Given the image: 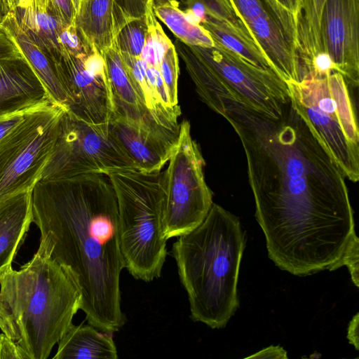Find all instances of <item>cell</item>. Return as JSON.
I'll use <instances>...</instances> for the list:
<instances>
[{"instance_id": "obj_42", "label": "cell", "mask_w": 359, "mask_h": 359, "mask_svg": "<svg viewBox=\"0 0 359 359\" xmlns=\"http://www.w3.org/2000/svg\"><path fill=\"white\" fill-rule=\"evenodd\" d=\"M82 0H72L76 13L79 12Z\"/></svg>"}, {"instance_id": "obj_11", "label": "cell", "mask_w": 359, "mask_h": 359, "mask_svg": "<svg viewBox=\"0 0 359 359\" xmlns=\"http://www.w3.org/2000/svg\"><path fill=\"white\" fill-rule=\"evenodd\" d=\"M273 72L285 82L299 81L297 22L276 0H227Z\"/></svg>"}, {"instance_id": "obj_2", "label": "cell", "mask_w": 359, "mask_h": 359, "mask_svg": "<svg viewBox=\"0 0 359 359\" xmlns=\"http://www.w3.org/2000/svg\"><path fill=\"white\" fill-rule=\"evenodd\" d=\"M32 217L41 233L38 252L68 274L88 323L113 333L121 310V250L116 196L106 175L39 180L32 190Z\"/></svg>"}, {"instance_id": "obj_5", "label": "cell", "mask_w": 359, "mask_h": 359, "mask_svg": "<svg viewBox=\"0 0 359 359\" xmlns=\"http://www.w3.org/2000/svg\"><path fill=\"white\" fill-rule=\"evenodd\" d=\"M174 45L208 107L218 99H229L278 118L289 105L286 82L273 71L257 67L217 43L210 48L191 46L177 39Z\"/></svg>"}, {"instance_id": "obj_6", "label": "cell", "mask_w": 359, "mask_h": 359, "mask_svg": "<svg viewBox=\"0 0 359 359\" xmlns=\"http://www.w3.org/2000/svg\"><path fill=\"white\" fill-rule=\"evenodd\" d=\"M108 176L116 196L125 268L135 279L150 282L161 276L167 255L163 172L123 170Z\"/></svg>"}, {"instance_id": "obj_22", "label": "cell", "mask_w": 359, "mask_h": 359, "mask_svg": "<svg viewBox=\"0 0 359 359\" xmlns=\"http://www.w3.org/2000/svg\"><path fill=\"white\" fill-rule=\"evenodd\" d=\"M16 20L29 38L53 60L61 55L59 36L65 25L49 11H39L29 7L19 8L13 12Z\"/></svg>"}, {"instance_id": "obj_27", "label": "cell", "mask_w": 359, "mask_h": 359, "mask_svg": "<svg viewBox=\"0 0 359 359\" xmlns=\"http://www.w3.org/2000/svg\"><path fill=\"white\" fill-rule=\"evenodd\" d=\"M147 31L144 16L133 19L120 29L114 44L120 53L140 57L144 46Z\"/></svg>"}, {"instance_id": "obj_14", "label": "cell", "mask_w": 359, "mask_h": 359, "mask_svg": "<svg viewBox=\"0 0 359 359\" xmlns=\"http://www.w3.org/2000/svg\"><path fill=\"white\" fill-rule=\"evenodd\" d=\"M110 82L113 109L111 116L124 119L134 126L159 137L176 141L178 133L162 125L146 107L123 64L116 46L103 53Z\"/></svg>"}, {"instance_id": "obj_4", "label": "cell", "mask_w": 359, "mask_h": 359, "mask_svg": "<svg viewBox=\"0 0 359 359\" xmlns=\"http://www.w3.org/2000/svg\"><path fill=\"white\" fill-rule=\"evenodd\" d=\"M172 255L191 318L224 327L239 305L237 285L245 247L238 217L214 203L203 222L177 237Z\"/></svg>"}, {"instance_id": "obj_39", "label": "cell", "mask_w": 359, "mask_h": 359, "mask_svg": "<svg viewBox=\"0 0 359 359\" xmlns=\"http://www.w3.org/2000/svg\"><path fill=\"white\" fill-rule=\"evenodd\" d=\"M1 1L7 14L9 12H15L19 8H25L27 6V0H1Z\"/></svg>"}, {"instance_id": "obj_34", "label": "cell", "mask_w": 359, "mask_h": 359, "mask_svg": "<svg viewBox=\"0 0 359 359\" xmlns=\"http://www.w3.org/2000/svg\"><path fill=\"white\" fill-rule=\"evenodd\" d=\"M23 56L7 29L0 25V59Z\"/></svg>"}, {"instance_id": "obj_25", "label": "cell", "mask_w": 359, "mask_h": 359, "mask_svg": "<svg viewBox=\"0 0 359 359\" xmlns=\"http://www.w3.org/2000/svg\"><path fill=\"white\" fill-rule=\"evenodd\" d=\"M144 16L147 31L144 46L140 58L144 62L147 69L155 68L160 70L162 60L173 43L165 34L157 20L152 8V0L148 1Z\"/></svg>"}, {"instance_id": "obj_19", "label": "cell", "mask_w": 359, "mask_h": 359, "mask_svg": "<svg viewBox=\"0 0 359 359\" xmlns=\"http://www.w3.org/2000/svg\"><path fill=\"white\" fill-rule=\"evenodd\" d=\"M8 32L32 69L46 89L50 100L68 109L69 100L62 87L53 60L33 41L9 12L1 24Z\"/></svg>"}, {"instance_id": "obj_20", "label": "cell", "mask_w": 359, "mask_h": 359, "mask_svg": "<svg viewBox=\"0 0 359 359\" xmlns=\"http://www.w3.org/2000/svg\"><path fill=\"white\" fill-rule=\"evenodd\" d=\"M54 359H117L112 333L95 327L74 325L69 327L60 340Z\"/></svg>"}, {"instance_id": "obj_15", "label": "cell", "mask_w": 359, "mask_h": 359, "mask_svg": "<svg viewBox=\"0 0 359 359\" xmlns=\"http://www.w3.org/2000/svg\"><path fill=\"white\" fill-rule=\"evenodd\" d=\"M48 101L46 89L23 56L0 59V116Z\"/></svg>"}, {"instance_id": "obj_13", "label": "cell", "mask_w": 359, "mask_h": 359, "mask_svg": "<svg viewBox=\"0 0 359 359\" xmlns=\"http://www.w3.org/2000/svg\"><path fill=\"white\" fill-rule=\"evenodd\" d=\"M323 51L348 85L359 84V0H326L321 19Z\"/></svg>"}, {"instance_id": "obj_29", "label": "cell", "mask_w": 359, "mask_h": 359, "mask_svg": "<svg viewBox=\"0 0 359 359\" xmlns=\"http://www.w3.org/2000/svg\"><path fill=\"white\" fill-rule=\"evenodd\" d=\"M59 44L61 53H67L76 57H84L91 51L82 40L75 21L64 27L59 36Z\"/></svg>"}, {"instance_id": "obj_9", "label": "cell", "mask_w": 359, "mask_h": 359, "mask_svg": "<svg viewBox=\"0 0 359 359\" xmlns=\"http://www.w3.org/2000/svg\"><path fill=\"white\" fill-rule=\"evenodd\" d=\"M66 110L48 101L34 109L0 142V202L32 191L41 179Z\"/></svg>"}, {"instance_id": "obj_12", "label": "cell", "mask_w": 359, "mask_h": 359, "mask_svg": "<svg viewBox=\"0 0 359 359\" xmlns=\"http://www.w3.org/2000/svg\"><path fill=\"white\" fill-rule=\"evenodd\" d=\"M55 65L69 100L67 110L86 122L108 125L113 102L103 55L92 50L81 57L62 53Z\"/></svg>"}, {"instance_id": "obj_28", "label": "cell", "mask_w": 359, "mask_h": 359, "mask_svg": "<svg viewBox=\"0 0 359 359\" xmlns=\"http://www.w3.org/2000/svg\"><path fill=\"white\" fill-rule=\"evenodd\" d=\"M160 72L172 101L178 105L177 86L180 67L178 54L174 44L165 53L160 65Z\"/></svg>"}, {"instance_id": "obj_40", "label": "cell", "mask_w": 359, "mask_h": 359, "mask_svg": "<svg viewBox=\"0 0 359 359\" xmlns=\"http://www.w3.org/2000/svg\"><path fill=\"white\" fill-rule=\"evenodd\" d=\"M49 0H27V7L39 11H48Z\"/></svg>"}, {"instance_id": "obj_26", "label": "cell", "mask_w": 359, "mask_h": 359, "mask_svg": "<svg viewBox=\"0 0 359 359\" xmlns=\"http://www.w3.org/2000/svg\"><path fill=\"white\" fill-rule=\"evenodd\" d=\"M182 2L184 13L197 24L201 25L208 18H214L226 22L250 36L227 0H182Z\"/></svg>"}, {"instance_id": "obj_17", "label": "cell", "mask_w": 359, "mask_h": 359, "mask_svg": "<svg viewBox=\"0 0 359 359\" xmlns=\"http://www.w3.org/2000/svg\"><path fill=\"white\" fill-rule=\"evenodd\" d=\"M126 23L115 0H82L75 18L86 46L102 55L114 46L117 34Z\"/></svg>"}, {"instance_id": "obj_8", "label": "cell", "mask_w": 359, "mask_h": 359, "mask_svg": "<svg viewBox=\"0 0 359 359\" xmlns=\"http://www.w3.org/2000/svg\"><path fill=\"white\" fill-rule=\"evenodd\" d=\"M163 172L162 231L168 240L199 226L212 204L204 175L205 161L189 121L180 123L177 142Z\"/></svg>"}, {"instance_id": "obj_38", "label": "cell", "mask_w": 359, "mask_h": 359, "mask_svg": "<svg viewBox=\"0 0 359 359\" xmlns=\"http://www.w3.org/2000/svg\"><path fill=\"white\" fill-rule=\"evenodd\" d=\"M282 6L287 9L297 20L301 8V0H276Z\"/></svg>"}, {"instance_id": "obj_18", "label": "cell", "mask_w": 359, "mask_h": 359, "mask_svg": "<svg viewBox=\"0 0 359 359\" xmlns=\"http://www.w3.org/2000/svg\"><path fill=\"white\" fill-rule=\"evenodd\" d=\"M31 196L27 191L0 202V273L11 266L32 223Z\"/></svg>"}, {"instance_id": "obj_35", "label": "cell", "mask_w": 359, "mask_h": 359, "mask_svg": "<svg viewBox=\"0 0 359 359\" xmlns=\"http://www.w3.org/2000/svg\"><path fill=\"white\" fill-rule=\"evenodd\" d=\"M27 359L18 346L5 334H0V359Z\"/></svg>"}, {"instance_id": "obj_21", "label": "cell", "mask_w": 359, "mask_h": 359, "mask_svg": "<svg viewBox=\"0 0 359 359\" xmlns=\"http://www.w3.org/2000/svg\"><path fill=\"white\" fill-rule=\"evenodd\" d=\"M326 0H301L297 18V53L300 79L312 71L315 57L323 51L321 19Z\"/></svg>"}, {"instance_id": "obj_23", "label": "cell", "mask_w": 359, "mask_h": 359, "mask_svg": "<svg viewBox=\"0 0 359 359\" xmlns=\"http://www.w3.org/2000/svg\"><path fill=\"white\" fill-rule=\"evenodd\" d=\"M152 8L156 17L184 44L206 48L215 46L207 30L191 20L180 9L177 0H152Z\"/></svg>"}, {"instance_id": "obj_30", "label": "cell", "mask_w": 359, "mask_h": 359, "mask_svg": "<svg viewBox=\"0 0 359 359\" xmlns=\"http://www.w3.org/2000/svg\"><path fill=\"white\" fill-rule=\"evenodd\" d=\"M346 266L351 280L356 287L359 286V239L355 235L347 247L341 260V266Z\"/></svg>"}, {"instance_id": "obj_32", "label": "cell", "mask_w": 359, "mask_h": 359, "mask_svg": "<svg viewBox=\"0 0 359 359\" xmlns=\"http://www.w3.org/2000/svg\"><path fill=\"white\" fill-rule=\"evenodd\" d=\"M149 0H115L117 7L127 22L144 15Z\"/></svg>"}, {"instance_id": "obj_37", "label": "cell", "mask_w": 359, "mask_h": 359, "mask_svg": "<svg viewBox=\"0 0 359 359\" xmlns=\"http://www.w3.org/2000/svg\"><path fill=\"white\" fill-rule=\"evenodd\" d=\"M359 313H357L350 321L348 326L347 339L351 344L353 345L355 350L359 348V339H358V323H359Z\"/></svg>"}, {"instance_id": "obj_41", "label": "cell", "mask_w": 359, "mask_h": 359, "mask_svg": "<svg viewBox=\"0 0 359 359\" xmlns=\"http://www.w3.org/2000/svg\"><path fill=\"white\" fill-rule=\"evenodd\" d=\"M7 13H6L2 1L0 0V25L4 21L5 17L6 16Z\"/></svg>"}, {"instance_id": "obj_31", "label": "cell", "mask_w": 359, "mask_h": 359, "mask_svg": "<svg viewBox=\"0 0 359 359\" xmlns=\"http://www.w3.org/2000/svg\"><path fill=\"white\" fill-rule=\"evenodd\" d=\"M48 11L57 16L65 25L75 21L76 13L72 0H49Z\"/></svg>"}, {"instance_id": "obj_16", "label": "cell", "mask_w": 359, "mask_h": 359, "mask_svg": "<svg viewBox=\"0 0 359 359\" xmlns=\"http://www.w3.org/2000/svg\"><path fill=\"white\" fill-rule=\"evenodd\" d=\"M108 128L137 170L142 172L161 171L177 142L159 137L116 116H111Z\"/></svg>"}, {"instance_id": "obj_1", "label": "cell", "mask_w": 359, "mask_h": 359, "mask_svg": "<svg viewBox=\"0 0 359 359\" xmlns=\"http://www.w3.org/2000/svg\"><path fill=\"white\" fill-rule=\"evenodd\" d=\"M238 135L269 258L299 276L334 271L356 235L346 177L289 104L278 118L220 98L210 108Z\"/></svg>"}, {"instance_id": "obj_33", "label": "cell", "mask_w": 359, "mask_h": 359, "mask_svg": "<svg viewBox=\"0 0 359 359\" xmlns=\"http://www.w3.org/2000/svg\"><path fill=\"white\" fill-rule=\"evenodd\" d=\"M35 108L0 116V142L22 122Z\"/></svg>"}, {"instance_id": "obj_3", "label": "cell", "mask_w": 359, "mask_h": 359, "mask_svg": "<svg viewBox=\"0 0 359 359\" xmlns=\"http://www.w3.org/2000/svg\"><path fill=\"white\" fill-rule=\"evenodd\" d=\"M81 294L66 271L36 252L0 273V329L27 359H46L72 324Z\"/></svg>"}, {"instance_id": "obj_7", "label": "cell", "mask_w": 359, "mask_h": 359, "mask_svg": "<svg viewBox=\"0 0 359 359\" xmlns=\"http://www.w3.org/2000/svg\"><path fill=\"white\" fill-rule=\"evenodd\" d=\"M290 104L309 123L345 177L359 180V130L348 84L337 72L286 82Z\"/></svg>"}, {"instance_id": "obj_36", "label": "cell", "mask_w": 359, "mask_h": 359, "mask_svg": "<svg viewBox=\"0 0 359 359\" xmlns=\"http://www.w3.org/2000/svg\"><path fill=\"white\" fill-rule=\"evenodd\" d=\"M246 358H276L287 359V352L279 346H270Z\"/></svg>"}, {"instance_id": "obj_24", "label": "cell", "mask_w": 359, "mask_h": 359, "mask_svg": "<svg viewBox=\"0 0 359 359\" xmlns=\"http://www.w3.org/2000/svg\"><path fill=\"white\" fill-rule=\"evenodd\" d=\"M201 25L207 30L215 43L233 52L257 67L273 71L250 36L226 22L214 18H206Z\"/></svg>"}, {"instance_id": "obj_10", "label": "cell", "mask_w": 359, "mask_h": 359, "mask_svg": "<svg viewBox=\"0 0 359 359\" xmlns=\"http://www.w3.org/2000/svg\"><path fill=\"white\" fill-rule=\"evenodd\" d=\"M123 170L137 168L109 132L108 125L86 122L66 110L40 180L90 174L108 175Z\"/></svg>"}]
</instances>
